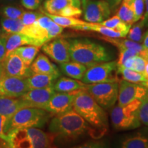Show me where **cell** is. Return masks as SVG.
Here are the masks:
<instances>
[{
  "label": "cell",
  "instance_id": "6da1fadb",
  "mask_svg": "<svg viewBox=\"0 0 148 148\" xmlns=\"http://www.w3.org/2000/svg\"><path fill=\"white\" fill-rule=\"evenodd\" d=\"M87 122L73 108L56 114L49 123V130L56 137L58 136L66 141H71L84 135L89 127Z\"/></svg>",
  "mask_w": 148,
  "mask_h": 148
},
{
  "label": "cell",
  "instance_id": "7a4b0ae2",
  "mask_svg": "<svg viewBox=\"0 0 148 148\" xmlns=\"http://www.w3.org/2000/svg\"><path fill=\"white\" fill-rule=\"evenodd\" d=\"M70 42V59L87 67L111 59L110 53L100 44L88 39H73Z\"/></svg>",
  "mask_w": 148,
  "mask_h": 148
},
{
  "label": "cell",
  "instance_id": "3957f363",
  "mask_svg": "<svg viewBox=\"0 0 148 148\" xmlns=\"http://www.w3.org/2000/svg\"><path fill=\"white\" fill-rule=\"evenodd\" d=\"M73 109L92 126L103 129L108 126L107 115L103 108L85 89L76 92Z\"/></svg>",
  "mask_w": 148,
  "mask_h": 148
},
{
  "label": "cell",
  "instance_id": "277c9868",
  "mask_svg": "<svg viewBox=\"0 0 148 148\" xmlns=\"http://www.w3.org/2000/svg\"><path fill=\"white\" fill-rule=\"evenodd\" d=\"M51 113L42 108L24 107L7 119L4 133L8 136L12 131L19 128L41 127L45 124Z\"/></svg>",
  "mask_w": 148,
  "mask_h": 148
},
{
  "label": "cell",
  "instance_id": "5b68a950",
  "mask_svg": "<svg viewBox=\"0 0 148 148\" xmlns=\"http://www.w3.org/2000/svg\"><path fill=\"white\" fill-rule=\"evenodd\" d=\"M140 100H135L125 106L114 107L111 111L110 117L113 126L119 130L137 128L140 125L138 109Z\"/></svg>",
  "mask_w": 148,
  "mask_h": 148
},
{
  "label": "cell",
  "instance_id": "8992f818",
  "mask_svg": "<svg viewBox=\"0 0 148 148\" xmlns=\"http://www.w3.org/2000/svg\"><path fill=\"white\" fill-rule=\"evenodd\" d=\"M84 89L103 109H110L118 98L117 82L86 84Z\"/></svg>",
  "mask_w": 148,
  "mask_h": 148
},
{
  "label": "cell",
  "instance_id": "52a82bcc",
  "mask_svg": "<svg viewBox=\"0 0 148 148\" xmlns=\"http://www.w3.org/2000/svg\"><path fill=\"white\" fill-rule=\"evenodd\" d=\"M116 60L99 62L87 67L82 82L85 84L117 82Z\"/></svg>",
  "mask_w": 148,
  "mask_h": 148
},
{
  "label": "cell",
  "instance_id": "ba28073f",
  "mask_svg": "<svg viewBox=\"0 0 148 148\" xmlns=\"http://www.w3.org/2000/svg\"><path fill=\"white\" fill-rule=\"evenodd\" d=\"M84 18L89 23H100L108 18L111 8L105 0H82Z\"/></svg>",
  "mask_w": 148,
  "mask_h": 148
},
{
  "label": "cell",
  "instance_id": "9c48e42d",
  "mask_svg": "<svg viewBox=\"0 0 148 148\" xmlns=\"http://www.w3.org/2000/svg\"><path fill=\"white\" fill-rule=\"evenodd\" d=\"M148 89L142 84L122 79L119 81L118 89V105L125 106L135 100H141Z\"/></svg>",
  "mask_w": 148,
  "mask_h": 148
},
{
  "label": "cell",
  "instance_id": "30bf717a",
  "mask_svg": "<svg viewBox=\"0 0 148 148\" xmlns=\"http://www.w3.org/2000/svg\"><path fill=\"white\" fill-rule=\"evenodd\" d=\"M42 50L45 54L58 64L69 61L70 42L69 40L60 38L49 40L44 44Z\"/></svg>",
  "mask_w": 148,
  "mask_h": 148
},
{
  "label": "cell",
  "instance_id": "8fae6325",
  "mask_svg": "<svg viewBox=\"0 0 148 148\" xmlns=\"http://www.w3.org/2000/svg\"><path fill=\"white\" fill-rule=\"evenodd\" d=\"M29 90L26 78L3 75L0 79V95L20 97Z\"/></svg>",
  "mask_w": 148,
  "mask_h": 148
},
{
  "label": "cell",
  "instance_id": "7c38bea8",
  "mask_svg": "<svg viewBox=\"0 0 148 148\" xmlns=\"http://www.w3.org/2000/svg\"><path fill=\"white\" fill-rule=\"evenodd\" d=\"M3 75L26 78L33 73L29 66L24 63L18 54L12 51L1 62Z\"/></svg>",
  "mask_w": 148,
  "mask_h": 148
},
{
  "label": "cell",
  "instance_id": "4fadbf2b",
  "mask_svg": "<svg viewBox=\"0 0 148 148\" xmlns=\"http://www.w3.org/2000/svg\"><path fill=\"white\" fill-rule=\"evenodd\" d=\"M55 92L53 86L43 88H35L29 90L21 95L20 98L25 103L26 107H33L45 110L48 101Z\"/></svg>",
  "mask_w": 148,
  "mask_h": 148
},
{
  "label": "cell",
  "instance_id": "5bb4252c",
  "mask_svg": "<svg viewBox=\"0 0 148 148\" xmlns=\"http://www.w3.org/2000/svg\"><path fill=\"white\" fill-rule=\"evenodd\" d=\"M77 91L55 92L48 101L45 110L53 114H60L71 110L73 108L74 96Z\"/></svg>",
  "mask_w": 148,
  "mask_h": 148
},
{
  "label": "cell",
  "instance_id": "9a60e30c",
  "mask_svg": "<svg viewBox=\"0 0 148 148\" xmlns=\"http://www.w3.org/2000/svg\"><path fill=\"white\" fill-rule=\"evenodd\" d=\"M27 129L33 148L50 147L56 138L53 133L48 134L36 127H29Z\"/></svg>",
  "mask_w": 148,
  "mask_h": 148
},
{
  "label": "cell",
  "instance_id": "2e32d148",
  "mask_svg": "<svg viewBox=\"0 0 148 148\" xmlns=\"http://www.w3.org/2000/svg\"><path fill=\"white\" fill-rule=\"evenodd\" d=\"M30 69L33 73H45L60 76V72L56 65L51 62L47 56L43 53L38 55L30 64Z\"/></svg>",
  "mask_w": 148,
  "mask_h": 148
},
{
  "label": "cell",
  "instance_id": "e0dca14e",
  "mask_svg": "<svg viewBox=\"0 0 148 148\" xmlns=\"http://www.w3.org/2000/svg\"><path fill=\"white\" fill-rule=\"evenodd\" d=\"M26 107L20 97H10L0 95V114L10 118L18 110Z\"/></svg>",
  "mask_w": 148,
  "mask_h": 148
},
{
  "label": "cell",
  "instance_id": "ac0fdd59",
  "mask_svg": "<svg viewBox=\"0 0 148 148\" xmlns=\"http://www.w3.org/2000/svg\"><path fill=\"white\" fill-rule=\"evenodd\" d=\"M5 38V48L6 56L14 50L16 48L25 45H33L37 46L36 42L26 35L21 33L14 34H4Z\"/></svg>",
  "mask_w": 148,
  "mask_h": 148
},
{
  "label": "cell",
  "instance_id": "d6986e66",
  "mask_svg": "<svg viewBox=\"0 0 148 148\" xmlns=\"http://www.w3.org/2000/svg\"><path fill=\"white\" fill-rule=\"evenodd\" d=\"M59 77L58 75L45 73H32L26 77L28 87L30 89L43 88L53 86L55 81Z\"/></svg>",
  "mask_w": 148,
  "mask_h": 148
},
{
  "label": "cell",
  "instance_id": "ffe728a7",
  "mask_svg": "<svg viewBox=\"0 0 148 148\" xmlns=\"http://www.w3.org/2000/svg\"><path fill=\"white\" fill-rule=\"evenodd\" d=\"M10 147L32 148L27 128H19L12 131L8 134Z\"/></svg>",
  "mask_w": 148,
  "mask_h": 148
},
{
  "label": "cell",
  "instance_id": "44dd1931",
  "mask_svg": "<svg viewBox=\"0 0 148 148\" xmlns=\"http://www.w3.org/2000/svg\"><path fill=\"white\" fill-rule=\"evenodd\" d=\"M86 84L81 81L69 77H62L56 81L53 88L55 91L60 92H69L84 89Z\"/></svg>",
  "mask_w": 148,
  "mask_h": 148
},
{
  "label": "cell",
  "instance_id": "7402d4cb",
  "mask_svg": "<svg viewBox=\"0 0 148 148\" xmlns=\"http://www.w3.org/2000/svg\"><path fill=\"white\" fill-rule=\"evenodd\" d=\"M60 69L64 75L71 78L82 79L87 69V66L75 61L69 60L60 64Z\"/></svg>",
  "mask_w": 148,
  "mask_h": 148
},
{
  "label": "cell",
  "instance_id": "603a6c76",
  "mask_svg": "<svg viewBox=\"0 0 148 148\" xmlns=\"http://www.w3.org/2000/svg\"><path fill=\"white\" fill-rule=\"evenodd\" d=\"M101 39L109 42L114 46H116L118 49H131L136 51L138 55H141L143 51V45L133 41L129 39H123L121 38H112L103 36L101 37Z\"/></svg>",
  "mask_w": 148,
  "mask_h": 148
},
{
  "label": "cell",
  "instance_id": "cb8c5ba5",
  "mask_svg": "<svg viewBox=\"0 0 148 148\" xmlns=\"http://www.w3.org/2000/svg\"><path fill=\"white\" fill-rule=\"evenodd\" d=\"M69 5L79 8L81 2L79 0H45L43 6L48 13L58 15L62 9Z\"/></svg>",
  "mask_w": 148,
  "mask_h": 148
},
{
  "label": "cell",
  "instance_id": "d4e9b609",
  "mask_svg": "<svg viewBox=\"0 0 148 148\" xmlns=\"http://www.w3.org/2000/svg\"><path fill=\"white\" fill-rule=\"evenodd\" d=\"M39 50L40 47L38 46L27 45L24 47L21 46V47L16 48L12 51L18 54L26 65L30 66Z\"/></svg>",
  "mask_w": 148,
  "mask_h": 148
},
{
  "label": "cell",
  "instance_id": "484cf974",
  "mask_svg": "<svg viewBox=\"0 0 148 148\" xmlns=\"http://www.w3.org/2000/svg\"><path fill=\"white\" fill-rule=\"evenodd\" d=\"M41 12L49 16L56 23H57L58 25L63 27H71V28H73V27L78 26V25H86L88 23V22L82 21V20H79L78 18L74 17H67V16L57 15V14H49L44 10H41Z\"/></svg>",
  "mask_w": 148,
  "mask_h": 148
},
{
  "label": "cell",
  "instance_id": "4316f807",
  "mask_svg": "<svg viewBox=\"0 0 148 148\" xmlns=\"http://www.w3.org/2000/svg\"><path fill=\"white\" fill-rule=\"evenodd\" d=\"M1 25L3 32L5 34L21 33L25 25L21 18H9L3 17L1 20Z\"/></svg>",
  "mask_w": 148,
  "mask_h": 148
},
{
  "label": "cell",
  "instance_id": "83f0119b",
  "mask_svg": "<svg viewBox=\"0 0 148 148\" xmlns=\"http://www.w3.org/2000/svg\"><path fill=\"white\" fill-rule=\"evenodd\" d=\"M116 73L121 74L123 79L130 82L139 84V83L145 82L147 80L144 74L138 73V72H136L132 69L117 66Z\"/></svg>",
  "mask_w": 148,
  "mask_h": 148
},
{
  "label": "cell",
  "instance_id": "f1b7e54d",
  "mask_svg": "<svg viewBox=\"0 0 148 148\" xmlns=\"http://www.w3.org/2000/svg\"><path fill=\"white\" fill-rule=\"evenodd\" d=\"M123 148H148V136L138 134L128 138L122 142Z\"/></svg>",
  "mask_w": 148,
  "mask_h": 148
},
{
  "label": "cell",
  "instance_id": "f546056e",
  "mask_svg": "<svg viewBox=\"0 0 148 148\" xmlns=\"http://www.w3.org/2000/svg\"><path fill=\"white\" fill-rule=\"evenodd\" d=\"M117 16L124 23L132 25L135 22L134 14L130 5L127 1H123L117 12Z\"/></svg>",
  "mask_w": 148,
  "mask_h": 148
},
{
  "label": "cell",
  "instance_id": "4dcf8cb0",
  "mask_svg": "<svg viewBox=\"0 0 148 148\" xmlns=\"http://www.w3.org/2000/svg\"><path fill=\"white\" fill-rule=\"evenodd\" d=\"M144 26H145V24H144V21L142 18L139 22L135 23L134 25H133V26L130 27L126 36H127V38L134 42H139V43L143 42V29Z\"/></svg>",
  "mask_w": 148,
  "mask_h": 148
},
{
  "label": "cell",
  "instance_id": "1f68e13d",
  "mask_svg": "<svg viewBox=\"0 0 148 148\" xmlns=\"http://www.w3.org/2000/svg\"><path fill=\"white\" fill-rule=\"evenodd\" d=\"M24 10L16 5H8L3 6L1 10V13L3 17L9 18H21Z\"/></svg>",
  "mask_w": 148,
  "mask_h": 148
},
{
  "label": "cell",
  "instance_id": "d6a6232c",
  "mask_svg": "<svg viewBox=\"0 0 148 148\" xmlns=\"http://www.w3.org/2000/svg\"><path fill=\"white\" fill-rule=\"evenodd\" d=\"M138 114L140 123L148 126V91L140 100Z\"/></svg>",
  "mask_w": 148,
  "mask_h": 148
},
{
  "label": "cell",
  "instance_id": "836d02e7",
  "mask_svg": "<svg viewBox=\"0 0 148 148\" xmlns=\"http://www.w3.org/2000/svg\"><path fill=\"white\" fill-rule=\"evenodd\" d=\"M127 2H128L134 12L135 21H139L143 17L145 9V0H130Z\"/></svg>",
  "mask_w": 148,
  "mask_h": 148
},
{
  "label": "cell",
  "instance_id": "e575fe53",
  "mask_svg": "<svg viewBox=\"0 0 148 148\" xmlns=\"http://www.w3.org/2000/svg\"><path fill=\"white\" fill-rule=\"evenodd\" d=\"M82 10L80 8L78 7L74 6V5H69L62 9L58 15L67 16V17L77 18L82 15Z\"/></svg>",
  "mask_w": 148,
  "mask_h": 148
},
{
  "label": "cell",
  "instance_id": "d590c367",
  "mask_svg": "<svg viewBox=\"0 0 148 148\" xmlns=\"http://www.w3.org/2000/svg\"><path fill=\"white\" fill-rule=\"evenodd\" d=\"M42 12H26L24 11L23 14H22L21 20L24 25L27 26L30 25L34 23L38 19L40 16L42 15Z\"/></svg>",
  "mask_w": 148,
  "mask_h": 148
},
{
  "label": "cell",
  "instance_id": "8d00e7d4",
  "mask_svg": "<svg viewBox=\"0 0 148 148\" xmlns=\"http://www.w3.org/2000/svg\"><path fill=\"white\" fill-rule=\"evenodd\" d=\"M138 53L136 51L133 50L131 49H119V58L116 60L117 62V66H119L123 64L127 59L130 57L138 55Z\"/></svg>",
  "mask_w": 148,
  "mask_h": 148
},
{
  "label": "cell",
  "instance_id": "74e56055",
  "mask_svg": "<svg viewBox=\"0 0 148 148\" xmlns=\"http://www.w3.org/2000/svg\"><path fill=\"white\" fill-rule=\"evenodd\" d=\"M146 62H147V60L143 57H142L141 56L138 54L134 56V63H133L132 70H134V71L138 72V73L144 74Z\"/></svg>",
  "mask_w": 148,
  "mask_h": 148
},
{
  "label": "cell",
  "instance_id": "f35d334b",
  "mask_svg": "<svg viewBox=\"0 0 148 148\" xmlns=\"http://www.w3.org/2000/svg\"><path fill=\"white\" fill-rule=\"evenodd\" d=\"M122 21L120 19L119 16L117 15H114L108 19L104 20V21L100 22V23H98L99 25H103V26L110 27V28L114 29L116 30V27H117V25L121 23Z\"/></svg>",
  "mask_w": 148,
  "mask_h": 148
},
{
  "label": "cell",
  "instance_id": "ab89813d",
  "mask_svg": "<svg viewBox=\"0 0 148 148\" xmlns=\"http://www.w3.org/2000/svg\"><path fill=\"white\" fill-rule=\"evenodd\" d=\"M41 0H20L21 5L28 10H36L38 8Z\"/></svg>",
  "mask_w": 148,
  "mask_h": 148
},
{
  "label": "cell",
  "instance_id": "60d3db41",
  "mask_svg": "<svg viewBox=\"0 0 148 148\" xmlns=\"http://www.w3.org/2000/svg\"><path fill=\"white\" fill-rule=\"evenodd\" d=\"M6 57V48H5V38L4 35L0 36V63L4 60Z\"/></svg>",
  "mask_w": 148,
  "mask_h": 148
},
{
  "label": "cell",
  "instance_id": "b9f144b4",
  "mask_svg": "<svg viewBox=\"0 0 148 148\" xmlns=\"http://www.w3.org/2000/svg\"><path fill=\"white\" fill-rule=\"evenodd\" d=\"M8 118L4 115L2 114H0V138H3L5 140L8 142V137L6 134L4 133V125L5 124V122H6Z\"/></svg>",
  "mask_w": 148,
  "mask_h": 148
},
{
  "label": "cell",
  "instance_id": "7bdbcfd3",
  "mask_svg": "<svg viewBox=\"0 0 148 148\" xmlns=\"http://www.w3.org/2000/svg\"><path fill=\"white\" fill-rule=\"evenodd\" d=\"M143 51L142 54L140 56H141L146 60L148 61V30L143 34Z\"/></svg>",
  "mask_w": 148,
  "mask_h": 148
},
{
  "label": "cell",
  "instance_id": "ee69618b",
  "mask_svg": "<svg viewBox=\"0 0 148 148\" xmlns=\"http://www.w3.org/2000/svg\"><path fill=\"white\" fill-rule=\"evenodd\" d=\"M145 12L144 14L143 18L145 25L148 27V0H145Z\"/></svg>",
  "mask_w": 148,
  "mask_h": 148
},
{
  "label": "cell",
  "instance_id": "f6af8a7d",
  "mask_svg": "<svg viewBox=\"0 0 148 148\" xmlns=\"http://www.w3.org/2000/svg\"><path fill=\"white\" fill-rule=\"evenodd\" d=\"M121 1V0H108V2L110 4V8H115Z\"/></svg>",
  "mask_w": 148,
  "mask_h": 148
},
{
  "label": "cell",
  "instance_id": "bcb514c9",
  "mask_svg": "<svg viewBox=\"0 0 148 148\" xmlns=\"http://www.w3.org/2000/svg\"><path fill=\"white\" fill-rule=\"evenodd\" d=\"M144 75H145V76L146 77V79L148 80V61H147V62H146L145 71H144Z\"/></svg>",
  "mask_w": 148,
  "mask_h": 148
},
{
  "label": "cell",
  "instance_id": "7dc6e473",
  "mask_svg": "<svg viewBox=\"0 0 148 148\" xmlns=\"http://www.w3.org/2000/svg\"><path fill=\"white\" fill-rule=\"evenodd\" d=\"M3 75V67H2V65H1V64L0 63V79L1 78V77H2Z\"/></svg>",
  "mask_w": 148,
  "mask_h": 148
},
{
  "label": "cell",
  "instance_id": "c3c4849f",
  "mask_svg": "<svg viewBox=\"0 0 148 148\" xmlns=\"http://www.w3.org/2000/svg\"><path fill=\"white\" fill-rule=\"evenodd\" d=\"M140 84L143 85V86H145V87H146V88H147V89H148V80L145 81V82H143L140 83Z\"/></svg>",
  "mask_w": 148,
  "mask_h": 148
},
{
  "label": "cell",
  "instance_id": "681fc988",
  "mask_svg": "<svg viewBox=\"0 0 148 148\" xmlns=\"http://www.w3.org/2000/svg\"><path fill=\"white\" fill-rule=\"evenodd\" d=\"M4 1H7V2H13V1H16V0H3Z\"/></svg>",
  "mask_w": 148,
  "mask_h": 148
},
{
  "label": "cell",
  "instance_id": "f907efd6",
  "mask_svg": "<svg viewBox=\"0 0 148 148\" xmlns=\"http://www.w3.org/2000/svg\"><path fill=\"white\" fill-rule=\"evenodd\" d=\"M123 1H130V0H123Z\"/></svg>",
  "mask_w": 148,
  "mask_h": 148
},
{
  "label": "cell",
  "instance_id": "816d5d0a",
  "mask_svg": "<svg viewBox=\"0 0 148 148\" xmlns=\"http://www.w3.org/2000/svg\"><path fill=\"white\" fill-rule=\"evenodd\" d=\"M0 34H1V28H0Z\"/></svg>",
  "mask_w": 148,
  "mask_h": 148
},
{
  "label": "cell",
  "instance_id": "f5cc1de1",
  "mask_svg": "<svg viewBox=\"0 0 148 148\" xmlns=\"http://www.w3.org/2000/svg\"><path fill=\"white\" fill-rule=\"evenodd\" d=\"M41 1H42V0H41Z\"/></svg>",
  "mask_w": 148,
  "mask_h": 148
}]
</instances>
